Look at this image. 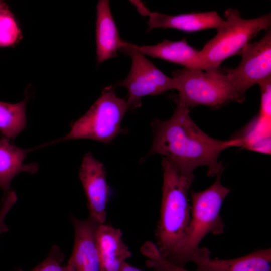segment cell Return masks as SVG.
<instances>
[{
  "label": "cell",
  "mask_w": 271,
  "mask_h": 271,
  "mask_svg": "<svg viewBox=\"0 0 271 271\" xmlns=\"http://www.w3.org/2000/svg\"><path fill=\"white\" fill-rule=\"evenodd\" d=\"M20 31L13 16L8 11L0 12V47H7L16 42Z\"/></svg>",
  "instance_id": "d6986e66"
},
{
  "label": "cell",
  "mask_w": 271,
  "mask_h": 271,
  "mask_svg": "<svg viewBox=\"0 0 271 271\" xmlns=\"http://www.w3.org/2000/svg\"><path fill=\"white\" fill-rule=\"evenodd\" d=\"M64 257L60 248L54 245L45 259L30 271H74L68 264L63 263ZM16 271L23 270L18 268Z\"/></svg>",
  "instance_id": "ffe728a7"
},
{
  "label": "cell",
  "mask_w": 271,
  "mask_h": 271,
  "mask_svg": "<svg viewBox=\"0 0 271 271\" xmlns=\"http://www.w3.org/2000/svg\"><path fill=\"white\" fill-rule=\"evenodd\" d=\"M222 172L218 173L215 182L206 189L195 192L190 190L191 211L185 235L173 263L185 267L202 250L199 245L208 233L219 235L223 232L224 223L220 215L222 203L231 191L221 182Z\"/></svg>",
  "instance_id": "3957f363"
},
{
  "label": "cell",
  "mask_w": 271,
  "mask_h": 271,
  "mask_svg": "<svg viewBox=\"0 0 271 271\" xmlns=\"http://www.w3.org/2000/svg\"><path fill=\"white\" fill-rule=\"evenodd\" d=\"M2 9H1V5H0V12L1 11Z\"/></svg>",
  "instance_id": "7402d4cb"
},
{
  "label": "cell",
  "mask_w": 271,
  "mask_h": 271,
  "mask_svg": "<svg viewBox=\"0 0 271 271\" xmlns=\"http://www.w3.org/2000/svg\"><path fill=\"white\" fill-rule=\"evenodd\" d=\"M223 23L216 30V35L200 50V70H219L229 57L240 55L242 50L262 30L270 29L271 14L245 19L238 10L228 9L224 12Z\"/></svg>",
  "instance_id": "277c9868"
},
{
  "label": "cell",
  "mask_w": 271,
  "mask_h": 271,
  "mask_svg": "<svg viewBox=\"0 0 271 271\" xmlns=\"http://www.w3.org/2000/svg\"><path fill=\"white\" fill-rule=\"evenodd\" d=\"M96 37L97 59L99 63L117 56L125 42L119 32L111 12L109 3L100 0L97 5Z\"/></svg>",
  "instance_id": "4fadbf2b"
},
{
  "label": "cell",
  "mask_w": 271,
  "mask_h": 271,
  "mask_svg": "<svg viewBox=\"0 0 271 271\" xmlns=\"http://www.w3.org/2000/svg\"><path fill=\"white\" fill-rule=\"evenodd\" d=\"M176 101L189 108L205 105L217 108L232 101L243 102L230 76L225 71H203L183 68L172 72Z\"/></svg>",
  "instance_id": "5b68a950"
},
{
  "label": "cell",
  "mask_w": 271,
  "mask_h": 271,
  "mask_svg": "<svg viewBox=\"0 0 271 271\" xmlns=\"http://www.w3.org/2000/svg\"><path fill=\"white\" fill-rule=\"evenodd\" d=\"M127 110L126 101L116 95L114 87H106L88 111L71 124L67 134L42 146L76 139L109 143L125 131L121 124Z\"/></svg>",
  "instance_id": "8992f818"
},
{
  "label": "cell",
  "mask_w": 271,
  "mask_h": 271,
  "mask_svg": "<svg viewBox=\"0 0 271 271\" xmlns=\"http://www.w3.org/2000/svg\"><path fill=\"white\" fill-rule=\"evenodd\" d=\"M35 148L23 149L13 144L11 140L0 138V188L4 194L13 191L11 183L14 178L22 172L36 173L39 169L36 163L25 164L27 154Z\"/></svg>",
  "instance_id": "5bb4252c"
},
{
  "label": "cell",
  "mask_w": 271,
  "mask_h": 271,
  "mask_svg": "<svg viewBox=\"0 0 271 271\" xmlns=\"http://www.w3.org/2000/svg\"><path fill=\"white\" fill-rule=\"evenodd\" d=\"M79 177L87 198L89 216L100 224L104 223L110 188L103 164L91 153H86L79 168Z\"/></svg>",
  "instance_id": "9c48e42d"
},
{
  "label": "cell",
  "mask_w": 271,
  "mask_h": 271,
  "mask_svg": "<svg viewBox=\"0 0 271 271\" xmlns=\"http://www.w3.org/2000/svg\"><path fill=\"white\" fill-rule=\"evenodd\" d=\"M74 229V242L67 264L74 271H100L96 233L100 224L89 216L85 220L71 217Z\"/></svg>",
  "instance_id": "30bf717a"
},
{
  "label": "cell",
  "mask_w": 271,
  "mask_h": 271,
  "mask_svg": "<svg viewBox=\"0 0 271 271\" xmlns=\"http://www.w3.org/2000/svg\"><path fill=\"white\" fill-rule=\"evenodd\" d=\"M100 271H120L131 253L122 239V233L109 224H100L96 233Z\"/></svg>",
  "instance_id": "8fae6325"
},
{
  "label": "cell",
  "mask_w": 271,
  "mask_h": 271,
  "mask_svg": "<svg viewBox=\"0 0 271 271\" xmlns=\"http://www.w3.org/2000/svg\"><path fill=\"white\" fill-rule=\"evenodd\" d=\"M141 253L147 257L145 264L153 271H190L175 265L166 260L159 252L156 245L146 241L140 248Z\"/></svg>",
  "instance_id": "ac0fdd59"
},
{
  "label": "cell",
  "mask_w": 271,
  "mask_h": 271,
  "mask_svg": "<svg viewBox=\"0 0 271 271\" xmlns=\"http://www.w3.org/2000/svg\"><path fill=\"white\" fill-rule=\"evenodd\" d=\"M137 48L144 55L200 70V51L190 46L185 38L177 41L164 39L156 45H137Z\"/></svg>",
  "instance_id": "2e32d148"
},
{
  "label": "cell",
  "mask_w": 271,
  "mask_h": 271,
  "mask_svg": "<svg viewBox=\"0 0 271 271\" xmlns=\"http://www.w3.org/2000/svg\"><path fill=\"white\" fill-rule=\"evenodd\" d=\"M208 253L196 263V271H270L271 249L256 250L231 259H211Z\"/></svg>",
  "instance_id": "9a60e30c"
},
{
  "label": "cell",
  "mask_w": 271,
  "mask_h": 271,
  "mask_svg": "<svg viewBox=\"0 0 271 271\" xmlns=\"http://www.w3.org/2000/svg\"><path fill=\"white\" fill-rule=\"evenodd\" d=\"M26 99L9 103L0 101V132L2 136L13 140L27 125Z\"/></svg>",
  "instance_id": "e0dca14e"
},
{
  "label": "cell",
  "mask_w": 271,
  "mask_h": 271,
  "mask_svg": "<svg viewBox=\"0 0 271 271\" xmlns=\"http://www.w3.org/2000/svg\"><path fill=\"white\" fill-rule=\"evenodd\" d=\"M147 32L156 28H173L187 32L217 29L224 22L216 11L168 15L149 12Z\"/></svg>",
  "instance_id": "7c38bea8"
},
{
  "label": "cell",
  "mask_w": 271,
  "mask_h": 271,
  "mask_svg": "<svg viewBox=\"0 0 271 271\" xmlns=\"http://www.w3.org/2000/svg\"><path fill=\"white\" fill-rule=\"evenodd\" d=\"M120 271H142L136 267L132 266L127 262H125L121 267Z\"/></svg>",
  "instance_id": "44dd1931"
},
{
  "label": "cell",
  "mask_w": 271,
  "mask_h": 271,
  "mask_svg": "<svg viewBox=\"0 0 271 271\" xmlns=\"http://www.w3.org/2000/svg\"><path fill=\"white\" fill-rule=\"evenodd\" d=\"M172 116L152 122L154 137L148 156L155 154L169 159L185 176L194 178L197 167H207L208 176L223 172L224 167L218 158L224 150L238 146L240 140H220L203 132L190 117L189 108L176 101Z\"/></svg>",
  "instance_id": "6da1fadb"
},
{
  "label": "cell",
  "mask_w": 271,
  "mask_h": 271,
  "mask_svg": "<svg viewBox=\"0 0 271 271\" xmlns=\"http://www.w3.org/2000/svg\"><path fill=\"white\" fill-rule=\"evenodd\" d=\"M238 66L224 71L230 76L243 101L246 92L256 84L271 79V30L259 41L246 45Z\"/></svg>",
  "instance_id": "ba28073f"
},
{
  "label": "cell",
  "mask_w": 271,
  "mask_h": 271,
  "mask_svg": "<svg viewBox=\"0 0 271 271\" xmlns=\"http://www.w3.org/2000/svg\"><path fill=\"white\" fill-rule=\"evenodd\" d=\"M162 197L156 244L161 255L173 263L183 241L190 217V191L194 178L182 174L167 158L162 159Z\"/></svg>",
  "instance_id": "7a4b0ae2"
},
{
  "label": "cell",
  "mask_w": 271,
  "mask_h": 271,
  "mask_svg": "<svg viewBox=\"0 0 271 271\" xmlns=\"http://www.w3.org/2000/svg\"><path fill=\"white\" fill-rule=\"evenodd\" d=\"M119 51L130 56L132 60L128 75L117 84L128 90V110L140 107L144 96H155L174 89L172 78L166 75L148 59L136 45L125 42Z\"/></svg>",
  "instance_id": "52a82bcc"
}]
</instances>
